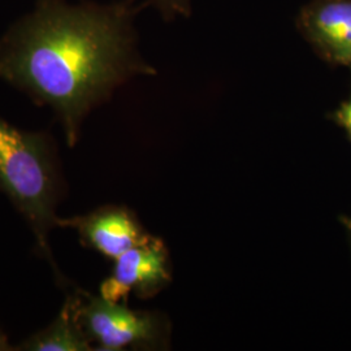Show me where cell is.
I'll return each instance as SVG.
<instances>
[{
  "label": "cell",
  "mask_w": 351,
  "mask_h": 351,
  "mask_svg": "<svg viewBox=\"0 0 351 351\" xmlns=\"http://www.w3.org/2000/svg\"><path fill=\"white\" fill-rule=\"evenodd\" d=\"M137 0L37 1L0 37V80L47 106L75 147L84 120L136 75H155L137 49Z\"/></svg>",
  "instance_id": "cell-1"
},
{
  "label": "cell",
  "mask_w": 351,
  "mask_h": 351,
  "mask_svg": "<svg viewBox=\"0 0 351 351\" xmlns=\"http://www.w3.org/2000/svg\"><path fill=\"white\" fill-rule=\"evenodd\" d=\"M60 180L51 149L43 133L21 130L0 117V191L4 193L30 226L39 254L50 263L58 284L69 281L52 256L49 234L60 228L56 215Z\"/></svg>",
  "instance_id": "cell-2"
},
{
  "label": "cell",
  "mask_w": 351,
  "mask_h": 351,
  "mask_svg": "<svg viewBox=\"0 0 351 351\" xmlns=\"http://www.w3.org/2000/svg\"><path fill=\"white\" fill-rule=\"evenodd\" d=\"M81 323L94 350L119 351L129 348H156L165 337L158 315L130 310L126 303L104 300L81 290Z\"/></svg>",
  "instance_id": "cell-3"
},
{
  "label": "cell",
  "mask_w": 351,
  "mask_h": 351,
  "mask_svg": "<svg viewBox=\"0 0 351 351\" xmlns=\"http://www.w3.org/2000/svg\"><path fill=\"white\" fill-rule=\"evenodd\" d=\"M171 282L169 254L163 241L151 236L114 259L111 275L101 282L104 300L126 303L134 293L141 300L155 297Z\"/></svg>",
  "instance_id": "cell-4"
},
{
  "label": "cell",
  "mask_w": 351,
  "mask_h": 351,
  "mask_svg": "<svg viewBox=\"0 0 351 351\" xmlns=\"http://www.w3.org/2000/svg\"><path fill=\"white\" fill-rule=\"evenodd\" d=\"M295 26L326 63L351 68V0H311Z\"/></svg>",
  "instance_id": "cell-5"
},
{
  "label": "cell",
  "mask_w": 351,
  "mask_h": 351,
  "mask_svg": "<svg viewBox=\"0 0 351 351\" xmlns=\"http://www.w3.org/2000/svg\"><path fill=\"white\" fill-rule=\"evenodd\" d=\"M60 228L75 229L84 246L112 261L151 237L136 215L123 206H104L82 216L62 217Z\"/></svg>",
  "instance_id": "cell-6"
},
{
  "label": "cell",
  "mask_w": 351,
  "mask_h": 351,
  "mask_svg": "<svg viewBox=\"0 0 351 351\" xmlns=\"http://www.w3.org/2000/svg\"><path fill=\"white\" fill-rule=\"evenodd\" d=\"M81 289L65 297L60 313L50 326L32 335L14 348L21 351H90L94 345L81 323Z\"/></svg>",
  "instance_id": "cell-7"
},
{
  "label": "cell",
  "mask_w": 351,
  "mask_h": 351,
  "mask_svg": "<svg viewBox=\"0 0 351 351\" xmlns=\"http://www.w3.org/2000/svg\"><path fill=\"white\" fill-rule=\"evenodd\" d=\"M162 13L164 20L172 21L176 17L191 14V0H149Z\"/></svg>",
  "instance_id": "cell-8"
},
{
  "label": "cell",
  "mask_w": 351,
  "mask_h": 351,
  "mask_svg": "<svg viewBox=\"0 0 351 351\" xmlns=\"http://www.w3.org/2000/svg\"><path fill=\"white\" fill-rule=\"evenodd\" d=\"M332 117L335 123L341 126L351 139V91L349 98L339 104V108L332 114Z\"/></svg>",
  "instance_id": "cell-9"
},
{
  "label": "cell",
  "mask_w": 351,
  "mask_h": 351,
  "mask_svg": "<svg viewBox=\"0 0 351 351\" xmlns=\"http://www.w3.org/2000/svg\"><path fill=\"white\" fill-rule=\"evenodd\" d=\"M14 350V348L11 346L10 339L7 337V335L0 329V351Z\"/></svg>",
  "instance_id": "cell-10"
},
{
  "label": "cell",
  "mask_w": 351,
  "mask_h": 351,
  "mask_svg": "<svg viewBox=\"0 0 351 351\" xmlns=\"http://www.w3.org/2000/svg\"><path fill=\"white\" fill-rule=\"evenodd\" d=\"M342 223H343V226H346V229L349 230L351 236V219H349V217H342Z\"/></svg>",
  "instance_id": "cell-11"
},
{
  "label": "cell",
  "mask_w": 351,
  "mask_h": 351,
  "mask_svg": "<svg viewBox=\"0 0 351 351\" xmlns=\"http://www.w3.org/2000/svg\"><path fill=\"white\" fill-rule=\"evenodd\" d=\"M37 1H53V0H37Z\"/></svg>",
  "instance_id": "cell-12"
}]
</instances>
